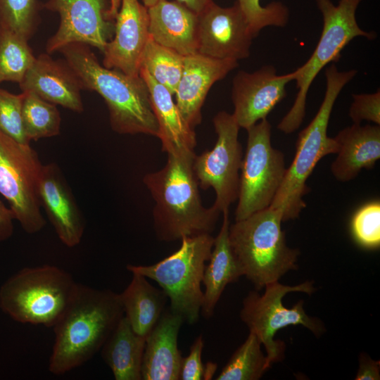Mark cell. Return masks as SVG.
<instances>
[{"label": "cell", "instance_id": "16", "mask_svg": "<svg viewBox=\"0 0 380 380\" xmlns=\"http://www.w3.org/2000/svg\"><path fill=\"white\" fill-rule=\"evenodd\" d=\"M114 36L103 51V65L139 76L141 58L150 37L148 8L138 0H121Z\"/></svg>", "mask_w": 380, "mask_h": 380}, {"label": "cell", "instance_id": "22", "mask_svg": "<svg viewBox=\"0 0 380 380\" xmlns=\"http://www.w3.org/2000/svg\"><path fill=\"white\" fill-rule=\"evenodd\" d=\"M334 138L338 151L331 172L339 182L353 179L362 169L372 168L380 158L379 125L353 124Z\"/></svg>", "mask_w": 380, "mask_h": 380}, {"label": "cell", "instance_id": "12", "mask_svg": "<svg viewBox=\"0 0 380 380\" xmlns=\"http://www.w3.org/2000/svg\"><path fill=\"white\" fill-rule=\"evenodd\" d=\"M217 140L214 147L195 156L193 169L203 190L213 188V205L221 213L229 210L239 196L242 148L238 136L240 127L233 114L217 113L213 120Z\"/></svg>", "mask_w": 380, "mask_h": 380}, {"label": "cell", "instance_id": "14", "mask_svg": "<svg viewBox=\"0 0 380 380\" xmlns=\"http://www.w3.org/2000/svg\"><path fill=\"white\" fill-rule=\"evenodd\" d=\"M198 20L197 53L237 61L249 56L255 36L237 1L230 7L213 1Z\"/></svg>", "mask_w": 380, "mask_h": 380}, {"label": "cell", "instance_id": "39", "mask_svg": "<svg viewBox=\"0 0 380 380\" xmlns=\"http://www.w3.org/2000/svg\"><path fill=\"white\" fill-rule=\"evenodd\" d=\"M189 9L198 15L203 11L208 6H210L213 1V0H176Z\"/></svg>", "mask_w": 380, "mask_h": 380}, {"label": "cell", "instance_id": "5", "mask_svg": "<svg viewBox=\"0 0 380 380\" xmlns=\"http://www.w3.org/2000/svg\"><path fill=\"white\" fill-rule=\"evenodd\" d=\"M282 218L280 210L270 206L229 224L232 252L257 290L298 269L300 251L287 245Z\"/></svg>", "mask_w": 380, "mask_h": 380}, {"label": "cell", "instance_id": "24", "mask_svg": "<svg viewBox=\"0 0 380 380\" xmlns=\"http://www.w3.org/2000/svg\"><path fill=\"white\" fill-rule=\"evenodd\" d=\"M223 220L215 238L208 265H205L202 283L205 286L201 313L205 318L213 315L215 308L227 284L243 276L229 241V210L222 212Z\"/></svg>", "mask_w": 380, "mask_h": 380}, {"label": "cell", "instance_id": "41", "mask_svg": "<svg viewBox=\"0 0 380 380\" xmlns=\"http://www.w3.org/2000/svg\"><path fill=\"white\" fill-rule=\"evenodd\" d=\"M142 1H143L144 5L147 8H149L153 6L158 1V0H142Z\"/></svg>", "mask_w": 380, "mask_h": 380}, {"label": "cell", "instance_id": "30", "mask_svg": "<svg viewBox=\"0 0 380 380\" xmlns=\"http://www.w3.org/2000/svg\"><path fill=\"white\" fill-rule=\"evenodd\" d=\"M270 368L261 350V343L250 332L243 343L233 353L217 380H258Z\"/></svg>", "mask_w": 380, "mask_h": 380}, {"label": "cell", "instance_id": "4", "mask_svg": "<svg viewBox=\"0 0 380 380\" xmlns=\"http://www.w3.org/2000/svg\"><path fill=\"white\" fill-rule=\"evenodd\" d=\"M356 74V70L339 71L334 64L326 68L322 103L310 123L299 133L294 158L270 205L281 211L283 222L299 217L306 206L303 197L310 191L307 179L323 157L337 153L336 140L327 135L328 125L338 96Z\"/></svg>", "mask_w": 380, "mask_h": 380}, {"label": "cell", "instance_id": "17", "mask_svg": "<svg viewBox=\"0 0 380 380\" xmlns=\"http://www.w3.org/2000/svg\"><path fill=\"white\" fill-rule=\"evenodd\" d=\"M237 61L217 59L198 53L184 56L175 103L193 129L202 121L201 108L211 87L237 68Z\"/></svg>", "mask_w": 380, "mask_h": 380}, {"label": "cell", "instance_id": "26", "mask_svg": "<svg viewBox=\"0 0 380 380\" xmlns=\"http://www.w3.org/2000/svg\"><path fill=\"white\" fill-rule=\"evenodd\" d=\"M124 316L133 330L146 338L162 315L167 297L152 286L146 277L132 273L127 288L120 293Z\"/></svg>", "mask_w": 380, "mask_h": 380}, {"label": "cell", "instance_id": "3", "mask_svg": "<svg viewBox=\"0 0 380 380\" xmlns=\"http://www.w3.org/2000/svg\"><path fill=\"white\" fill-rule=\"evenodd\" d=\"M59 51L80 79L84 89L94 91L104 99L113 130L122 134L158 137L148 88L140 75L132 77L104 67L85 44H69Z\"/></svg>", "mask_w": 380, "mask_h": 380}, {"label": "cell", "instance_id": "13", "mask_svg": "<svg viewBox=\"0 0 380 380\" xmlns=\"http://www.w3.org/2000/svg\"><path fill=\"white\" fill-rule=\"evenodd\" d=\"M43 7L60 16L58 28L46 44L49 54L72 43L94 46L103 53L113 37L115 24L106 17L107 0H48Z\"/></svg>", "mask_w": 380, "mask_h": 380}, {"label": "cell", "instance_id": "35", "mask_svg": "<svg viewBox=\"0 0 380 380\" xmlns=\"http://www.w3.org/2000/svg\"><path fill=\"white\" fill-rule=\"evenodd\" d=\"M349 109V117L353 124H361L363 120L380 125V91L372 94H353Z\"/></svg>", "mask_w": 380, "mask_h": 380}, {"label": "cell", "instance_id": "27", "mask_svg": "<svg viewBox=\"0 0 380 380\" xmlns=\"http://www.w3.org/2000/svg\"><path fill=\"white\" fill-rule=\"evenodd\" d=\"M27 42L14 31L0 25V84H20L23 80L36 59Z\"/></svg>", "mask_w": 380, "mask_h": 380}, {"label": "cell", "instance_id": "32", "mask_svg": "<svg viewBox=\"0 0 380 380\" xmlns=\"http://www.w3.org/2000/svg\"><path fill=\"white\" fill-rule=\"evenodd\" d=\"M250 25L255 37L260 31L268 26L284 27L286 25L289 11L280 1H272L265 6L260 0H236Z\"/></svg>", "mask_w": 380, "mask_h": 380}, {"label": "cell", "instance_id": "21", "mask_svg": "<svg viewBox=\"0 0 380 380\" xmlns=\"http://www.w3.org/2000/svg\"><path fill=\"white\" fill-rule=\"evenodd\" d=\"M149 34L158 44L186 56L197 53L198 15L177 1L158 0L148 8Z\"/></svg>", "mask_w": 380, "mask_h": 380}, {"label": "cell", "instance_id": "7", "mask_svg": "<svg viewBox=\"0 0 380 380\" xmlns=\"http://www.w3.org/2000/svg\"><path fill=\"white\" fill-rule=\"evenodd\" d=\"M361 1L340 0L336 6L331 0H316L323 17V28L311 56L294 70L298 93L292 107L277 126L284 134L295 132L302 124L309 89L320 70L338 62L341 51L354 38L372 40L376 37L374 32L363 30L357 23L355 12Z\"/></svg>", "mask_w": 380, "mask_h": 380}, {"label": "cell", "instance_id": "9", "mask_svg": "<svg viewBox=\"0 0 380 380\" xmlns=\"http://www.w3.org/2000/svg\"><path fill=\"white\" fill-rule=\"evenodd\" d=\"M264 288L265 291L262 295L254 291L248 293L243 300L240 317L250 332L253 333L264 346L271 367L272 363L281 361L284 356V343L274 340L279 329L290 325H302L316 336H319L326 328L320 319L305 312L303 300L298 301L291 308H286L282 302L289 293L312 294L316 291L313 281L287 286L277 281L266 284Z\"/></svg>", "mask_w": 380, "mask_h": 380}, {"label": "cell", "instance_id": "37", "mask_svg": "<svg viewBox=\"0 0 380 380\" xmlns=\"http://www.w3.org/2000/svg\"><path fill=\"white\" fill-rule=\"evenodd\" d=\"M355 380H379L380 361L372 359L367 354L359 356V368Z\"/></svg>", "mask_w": 380, "mask_h": 380}, {"label": "cell", "instance_id": "6", "mask_svg": "<svg viewBox=\"0 0 380 380\" xmlns=\"http://www.w3.org/2000/svg\"><path fill=\"white\" fill-rule=\"evenodd\" d=\"M77 284L69 272L57 266L25 267L0 287V308L15 322L53 327Z\"/></svg>", "mask_w": 380, "mask_h": 380}, {"label": "cell", "instance_id": "28", "mask_svg": "<svg viewBox=\"0 0 380 380\" xmlns=\"http://www.w3.org/2000/svg\"><path fill=\"white\" fill-rule=\"evenodd\" d=\"M184 56L156 43L149 37L143 51L140 68L175 94L181 78Z\"/></svg>", "mask_w": 380, "mask_h": 380}, {"label": "cell", "instance_id": "20", "mask_svg": "<svg viewBox=\"0 0 380 380\" xmlns=\"http://www.w3.org/2000/svg\"><path fill=\"white\" fill-rule=\"evenodd\" d=\"M182 315L170 310L163 311L146 337L141 365L143 380H178L182 357L177 346Z\"/></svg>", "mask_w": 380, "mask_h": 380}, {"label": "cell", "instance_id": "10", "mask_svg": "<svg viewBox=\"0 0 380 380\" xmlns=\"http://www.w3.org/2000/svg\"><path fill=\"white\" fill-rule=\"evenodd\" d=\"M271 129L267 118L246 129L235 221L270 207L285 176L284 155L272 146Z\"/></svg>", "mask_w": 380, "mask_h": 380}, {"label": "cell", "instance_id": "19", "mask_svg": "<svg viewBox=\"0 0 380 380\" xmlns=\"http://www.w3.org/2000/svg\"><path fill=\"white\" fill-rule=\"evenodd\" d=\"M22 91H31L42 99L76 113L84 110L82 82L66 61L42 53L19 84Z\"/></svg>", "mask_w": 380, "mask_h": 380}, {"label": "cell", "instance_id": "34", "mask_svg": "<svg viewBox=\"0 0 380 380\" xmlns=\"http://www.w3.org/2000/svg\"><path fill=\"white\" fill-rule=\"evenodd\" d=\"M352 233L355 241L367 248L380 245V203L370 202L362 206L353 215Z\"/></svg>", "mask_w": 380, "mask_h": 380}, {"label": "cell", "instance_id": "31", "mask_svg": "<svg viewBox=\"0 0 380 380\" xmlns=\"http://www.w3.org/2000/svg\"><path fill=\"white\" fill-rule=\"evenodd\" d=\"M38 0H0V25L29 40L40 23Z\"/></svg>", "mask_w": 380, "mask_h": 380}, {"label": "cell", "instance_id": "11", "mask_svg": "<svg viewBox=\"0 0 380 380\" xmlns=\"http://www.w3.org/2000/svg\"><path fill=\"white\" fill-rule=\"evenodd\" d=\"M43 165L30 145L18 143L0 132V194L28 234L41 231L46 224L39 198Z\"/></svg>", "mask_w": 380, "mask_h": 380}, {"label": "cell", "instance_id": "23", "mask_svg": "<svg viewBox=\"0 0 380 380\" xmlns=\"http://www.w3.org/2000/svg\"><path fill=\"white\" fill-rule=\"evenodd\" d=\"M139 75L146 82L152 108L158 122L162 151L170 153H195L196 137L183 118L172 94L156 81L144 69H139Z\"/></svg>", "mask_w": 380, "mask_h": 380}, {"label": "cell", "instance_id": "33", "mask_svg": "<svg viewBox=\"0 0 380 380\" xmlns=\"http://www.w3.org/2000/svg\"><path fill=\"white\" fill-rule=\"evenodd\" d=\"M23 92L13 94L0 89V132L18 143L30 145L23 122Z\"/></svg>", "mask_w": 380, "mask_h": 380}, {"label": "cell", "instance_id": "40", "mask_svg": "<svg viewBox=\"0 0 380 380\" xmlns=\"http://www.w3.org/2000/svg\"><path fill=\"white\" fill-rule=\"evenodd\" d=\"M121 0H109V8L107 11L106 16L109 20L113 21L118 13Z\"/></svg>", "mask_w": 380, "mask_h": 380}, {"label": "cell", "instance_id": "2", "mask_svg": "<svg viewBox=\"0 0 380 380\" xmlns=\"http://www.w3.org/2000/svg\"><path fill=\"white\" fill-rule=\"evenodd\" d=\"M165 166L143 178L155 205L153 227L158 239L170 242L185 236L210 234L220 214L213 205L205 208L193 169L195 153H170Z\"/></svg>", "mask_w": 380, "mask_h": 380}, {"label": "cell", "instance_id": "25", "mask_svg": "<svg viewBox=\"0 0 380 380\" xmlns=\"http://www.w3.org/2000/svg\"><path fill=\"white\" fill-rule=\"evenodd\" d=\"M146 338L137 334L123 316L101 349L116 380H141Z\"/></svg>", "mask_w": 380, "mask_h": 380}, {"label": "cell", "instance_id": "29", "mask_svg": "<svg viewBox=\"0 0 380 380\" xmlns=\"http://www.w3.org/2000/svg\"><path fill=\"white\" fill-rule=\"evenodd\" d=\"M23 93V122L28 139L37 141L59 134L61 118L56 105L33 92Z\"/></svg>", "mask_w": 380, "mask_h": 380}, {"label": "cell", "instance_id": "18", "mask_svg": "<svg viewBox=\"0 0 380 380\" xmlns=\"http://www.w3.org/2000/svg\"><path fill=\"white\" fill-rule=\"evenodd\" d=\"M41 206L61 241L77 246L84 232V220L72 192L55 163L44 165L39 183Z\"/></svg>", "mask_w": 380, "mask_h": 380}, {"label": "cell", "instance_id": "15", "mask_svg": "<svg viewBox=\"0 0 380 380\" xmlns=\"http://www.w3.org/2000/svg\"><path fill=\"white\" fill-rule=\"evenodd\" d=\"M294 80V71L278 75L271 65L253 72H238L233 80L232 99V114L240 128L246 129L266 119L286 96V87Z\"/></svg>", "mask_w": 380, "mask_h": 380}, {"label": "cell", "instance_id": "38", "mask_svg": "<svg viewBox=\"0 0 380 380\" xmlns=\"http://www.w3.org/2000/svg\"><path fill=\"white\" fill-rule=\"evenodd\" d=\"M14 215L10 208H7L0 201V242L8 239L13 233Z\"/></svg>", "mask_w": 380, "mask_h": 380}, {"label": "cell", "instance_id": "8", "mask_svg": "<svg viewBox=\"0 0 380 380\" xmlns=\"http://www.w3.org/2000/svg\"><path fill=\"white\" fill-rule=\"evenodd\" d=\"M215 237L210 234L181 239L180 248L151 265H127L132 273L156 281L170 301V310L189 324L196 323L203 302L201 290L205 262L209 261Z\"/></svg>", "mask_w": 380, "mask_h": 380}, {"label": "cell", "instance_id": "36", "mask_svg": "<svg viewBox=\"0 0 380 380\" xmlns=\"http://www.w3.org/2000/svg\"><path fill=\"white\" fill-rule=\"evenodd\" d=\"M203 338L202 335L197 337L190 348L188 356L182 357L179 380H200L204 377V365L202 363Z\"/></svg>", "mask_w": 380, "mask_h": 380}, {"label": "cell", "instance_id": "1", "mask_svg": "<svg viewBox=\"0 0 380 380\" xmlns=\"http://www.w3.org/2000/svg\"><path fill=\"white\" fill-rule=\"evenodd\" d=\"M124 316L120 293L77 284L53 327L55 339L49 370L62 375L90 360Z\"/></svg>", "mask_w": 380, "mask_h": 380}]
</instances>
